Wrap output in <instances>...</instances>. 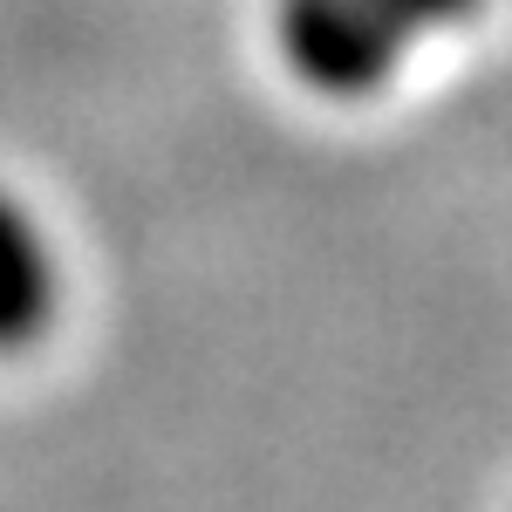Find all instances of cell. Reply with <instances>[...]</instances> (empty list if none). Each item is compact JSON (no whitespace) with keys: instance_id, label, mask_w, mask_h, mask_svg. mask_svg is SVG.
Segmentation results:
<instances>
[{"instance_id":"cell-1","label":"cell","mask_w":512,"mask_h":512,"mask_svg":"<svg viewBox=\"0 0 512 512\" xmlns=\"http://www.w3.org/2000/svg\"><path fill=\"white\" fill-rule=\"evenodd\" d=\"M478 0H274V48L287 76L328 103L390 89L403 55L458 28Z\"/></svg>"},{"instance_id":"cell-2","label":"cell","mask_w":512,"mask_h":512,"mask_svg":"<svg viewBox=\"0 0 512 512\" xmlns=\"http://www.w3.org/2000/svg\"><path fill=\"white\" fill-rule=\"evenodd\" d=\"M62 315V260L35 205L0 185V355L35 349Z\"/></svg>"}]
</instances>
